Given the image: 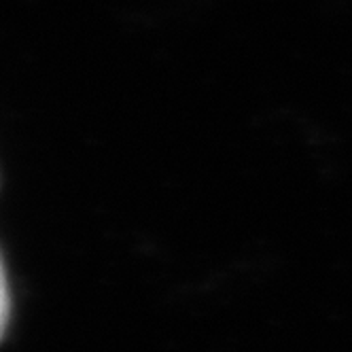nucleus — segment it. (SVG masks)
I'll use <instances>...</instances> for the list:
<instances>
[{
	"instance_id": "f257e3e1",
	"label": "nucleus",
	"mask_w": 352,
	"mask_h": 352,
	"mask_svg": "<svg viewBox=\"0 0 352 352\" xmlns=\"http://www.w3.org/2000/svg\"><path fill=\"white\" fill-rule=\"evenodd\" d=\"M9 320V289H7V276H5V265L0 261V340L7 329Z\"/></svg>"
}]
</instances>
